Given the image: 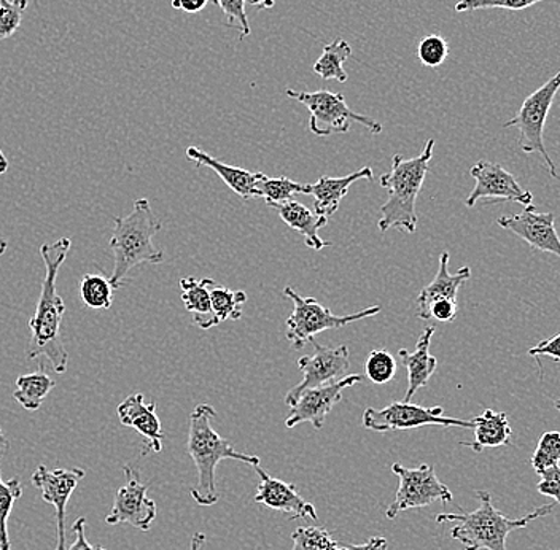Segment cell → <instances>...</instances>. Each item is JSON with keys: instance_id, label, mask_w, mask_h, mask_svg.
I'll return each mask as SVG.
<instances>
[{"instance_id": "6da1fadb", "label": "cell", "mask_w": 560, "mask_h": 550, "mask_svg": "<svg viewBox=\"0 0 560 550\" xmlns=\"http://www.w3.org/2000/svg\"><path fill=\"white\" fill-rule=\"evenodd\" d=\"M72 241L61 237L52 244L40 247V257L45 262V277L37 301V309L31 318V341L27 359H45L51 363L52 371L65 374L68 371L69 353L61 341V324L65 318V301L56 290V280L61 266L68 258Z\"/></svg>"}, {"instance_id": "7a4b0ae2", "label": "cell", "mask_w": 560, "mask_h": 550, "mask_svg": "<svg viewBox=\"0 0 560 550\" xmlns=\"http://www.w3.org/2000/svg\"><path fill=\"white\" fill-rule=\"evenodd\" d=\"M215 417V409L206 402L196 406L190 416L187 448L198 469V483L192 487L191 496L199 506H213L219 501L215 469L220 461L236 460L250 466L260 465V457L237 452L231 441L212 429Z\"/></svg>"}, {"instance_id": "3957f363", "label": "cell", "mask_w": 560, "mask_h": 550, "mask_svg": "<svg viewBox=\"0 0 560 550\" xmlns=\"http://www.w3.org/2000/svg\"><path fill=\"white\" fill-rule=\"evenodd\" d=\"M433 150L435 140L430 139L418 157L406 160L402 155L394 156L390 173L384 174L380 180L381 187L388 192L387 202L381 207V220L377 222L381 233L394 227L408 234H415L418 230L416 202L429 174Z\"/></svg>"}, {"instance_id": "277c9868", "label": "cell", "mask_w": 560, "mask_h": 550, "mask_svg": "<svg viewBox=\"0 0 560 550\" xmlns=\"http://www.w3.org/2000/svg\"><path fill=\"white\" fill-rule=\"evenodd\" d=\"M479 507L472 513L440 514L438 524L454 522L455 527L451 531V538L460 542L465 550H506V539L511 531L527 527L537 518L549 516L555 511V504L538 507L530 514L521 518H508L505 514L495 510L492 496L486 490L476 492Z\"/></svg>"}, {"instance_id": "5b68a950", "label": "cell", "mask_w": 560, "mask_h": 550, "mask_svg": "<svg viewBox=\"0 0 560 550\" xmlns=\"http://www.w3.org/2000/svg\"><path fill=\"white\" fill-rule=\"evenodd\" d=\"M161 226L163 224L145 198L135 202L129 215L114 220L110 250L114 251L115 265L110 282L115 289H120L129 272L143 262L160 265L164 261L163 250L153 244V237L160 233Z\"/></svg>"}, {"instance_id": "8992f818", "label": "cell", "mask_w": 560, "mask_h": 550, "mask_svg": "<svg viewBox=\"0 0 560 550\" xmlns=\"http://www.w3.org/2000/svg\"><path fill=\"white\" fill-rule=\"evenodd\" d=\"M290 100L306 105L310 110V131L318 138H328V136L346 134L352 128V122H360L365 126L368 131L373 134L383 132V125L368 115L357 114L346 103L345 94L331 93V91L320 90L315 93L307 91L285 90Z\"/></svg>"}, {"instance_id": "52a82bcc", "label": "cell", "mask_w": 560, "mask_h": 550, "mask_svg": "<svg viewBox=\"0 0 560 550\" xmlns=\"http://www.w3.org/2000/svg\"><path fill=\"white\" fill-rule=\"evenodd\" d=\"M283 293L293 303V312L287 320L285 331L287 341L293 349H303L315 336L328 329H341L355 321L374 317L381 312V306H371L357 314L335 315L314 297L300 296L292 286H287Z\"/></svg>"}, {"instance_id": "ba28073f", "label": "cell", "mask_w": 560, "mask_h": 550, "mask_svg": "<svg viewBox=\"0 0 560 550\" xmlns=\"http://www.w3.org/2000/svg\"><path fill=\"white\" fill-rule=\"evenodd\" d=\"M559 90L560 70L545 85L527 96L516 117L511 118L510 121L503 125L505 128H517V131L521 132V150L527 155H534V153L541 155L542 163L546 164L549 174L555 178H559L558 169H556L555 161L551 160L548 150H546L542 134H545L546 120H548L549 112H551L552 103H555Z\"/></svg>"}, {"instance_id": "9c48e42d", "label": "cell", "mask_w": 560, "mask_h": 550, "mask_svg": "<svg viewBox=\"0 0 560 550\" xmlns=\"http://www.w3.org/2000/svg\"><path fill=\"white\" fill-rule=\"evenodd\" d=\"M363 426L366 430L401 431L422 429V426H444V429H475L472 420L453 419L444 416V409L423 408L412 402L394 401L384 409L368 408L362 417Z\"/></svg>"}, {"instance_id": "30bf717a", "label": "cell", "mask_w": 560, "mask_h": 550, "mask_svg": "<svg viewBox=\"0 0 560 550\" xmlns=\"http://www.w3.org/2000/svg\"><path fill=\"white\" fill-rule=\"evenodd\" d=\"M392 471L397 475L398 490L394 503L385 511V517L394 520L402 511L418 510L441 501L451 503L453 493L438 479L432 465H420L419 468H406L401 464L392 465Z\"/></svg>"}, {"instance_id": "8fae6325", "label": "cell", "mask_w": 560, "mask_h": 550, "mask_svg": "<svg viewBox=\"0 0 560 550\" xmlns=\"http://www.w3.org/2000/svg\"><path fill=\"white\" fill-rule=\"evenodd\" d=\"M311 342L315 349L314 355L301 356L296 362L298 370L303 373V381L285 396V402L290 408L304 391L342 381L348 376L350 366L348 346L331 349V347L318 344L315 339Z\"/></svg>"}, {"instance_id": "7c38bea8", "label": "cell", "mask_w": 560, "mask_h": 550, "mask_svg": "<svg viewBox=\"0 0 560 550\" xmlns=\"http://www.w3.org/2000/svg\"><path fill=\"white\" fill-rule=\"evenodd\" d=\"M86 472L80 468L73 469H48L40 465L35 469L33 485L40 490L42 499L55 507L56 513V549L68 550V538H66V511L70 496L75 492L79 483L85 479Z\"/></svg>"}, {"instance_id": "4fadbf2b", "label": "cell", "mask_w": 560, "mask_h": 550, "mask_svg": "<svg viewBox=\"0 0 560 550\" xmlns=\"http://www.w3.org/2000/svg\"><path fill=\"white\" fill-rule=\"evenodd\" d=\"M126 482L115 493L114 507L105 517V524H129L140 531H149L156 518V503L147 496L149 487L139 481L131 466H122Z\"/></svg>"}, {"instance_id": "5bb4252c", "label": "cell", "mask_w": 560, "mask_h": 550, "mask_svg": "<svg viewBox=\"0 0 560 550\" xmlns=\"http://www.w3.org/2000/svg\"><path fill=\"white\" fill-rule=\"evenodd\" d=\"M363 376L360 374H348L342 381L322 387L311 388L298 398L295 405L290 408L289 417L285 420L287 429H295L301 423L310 422L315 430H322L325 419L332 411L339 401H342V394L355 384H362Z\"/></svg>"}, {"instance_id": "9a60e30c", "label": "cell", "mask_w": 560, "mask_h": 550, "mask_svg": "<svg viewBox=\"0 0 560 550\" xmlns=\"http://www.w3.org/2000/svg\"><path fill=\"white\" fill-rule=\"evenodd\" d=\"M471 177L475 178L476 185L468 196L465 204L475 207L476 202L481 199H495V201L517 202L525 207L532 206L534 195L525 191L513 174L503 169L500 164L490 163V161H479L471 167Z\"/></svg>"}, {"instance_id": "2e32d148", "label": "cell", "mask_w": 560, "mask_h": 550, "mask_svg": "<svg viewBox=\"0 0 560 550\" xmlns=\"http://www.w3.org/2000/svg\"><path fill=\"white\" fill-rule=\"evenodd\" d=\"M555 220V213L538 212L534 206H527L516 215L500 217L499 224L530 244V247L560 258V237Z\"/></svg>"}, {"instance_id": "e0dca14e", "label": "cell", "mask_w": 560, "mask_h": 550, "mask_svg": "<svg viewBox=\"0 0 560 550\" xmlns=\"http://www.w3.org/2000/svg\"><path fill=\"white\" fill-rule=\"evenodd\" d=\"M260 478V485L257 489L255 501L269 510L280 511L289 514L290 518H303V520H317V511L314 504L303 499L298 493L293 483L280 481L278 478H271L261 466H254Z\"/></svg>"}, {"instance_id": "ac0fdd59", "label": "cell", "mask_w": 560, "mask_h": 550, "mask_svg": "<svg viewBox=\"0 0 560 550\" xmlns=\"http://www.w3.org/2000/svg\"><path fill=\"white\" fill-rule=\"evenodd\" d=\"M117 412L122 425L138 431L140 436L145 440L147 446L143 448V455L149 452L160 454L163 450L164 433L160 417L156 416L155 401L147 405L142 394H135L128 396L118 406Z\"/></svg>"}, {"instance_id": "d6986e66", "label": "cell", "mask_w": 560, "mask_h": 550, "mask_svg": "<svg viewBox=\"0 0 560 550\" xmlns=\"http://www.w3.org/2000/svg\"><path fill=\"white\" fill-rule=\"evenodd\" d=\"M187 156L196 166L212 169L225 182L226 187L233 189L244 201L258 198V184H260L265 174L250 173V171L241 169V167L230 166V164L210 156L209 153L202 152L198 147H188Z\"/></svg>"}, {"instance_id": "ffe728a7", "label": "cell", "mask_w": 560, "mask_h": 550, "mask_svg": "<svg viewBox=\"0 0 560 550\" xmlns=\"http://www.w3.org/2000/svg\"><path fill=\"white\" fill-rule=\"evenodd\" d=\"M374 174L371 167H363L346 175V177H324L318 178L313 185H307V195L314 196V210L318 215L330 219L338 212L342 199L348 196L349 188L359 180H373Z\"/></svg>"}, {"instance_id": "44dd1931", "label": "cell", "mask_w": 560, "mask_h": 550, "mask_svg": "<svg viewBox=\"0 0 560 550\" xmlns=\"http://www.w3.org/2000/svg\"><path fill=\"white\" fill-rule=\"evenodd\" d=\"M435 328L427 327L420 332L418 344L415 352L400 350L401 363L408 371V390H406L405 401L411 402L412 396L418 394L420 388L429 384L430 378L435 374L438 360L430 353V342H432Z\"/></svg>"}, {"instance_id": "7402d4cb", "label": "cell", "mask_w": 560, "mask_h": 550, "mask_svg": "<svg viewBox=\"0 0 560 550\" xmlns=\"http://www.w3.org/2000/svg\"><path fill=\"white\" fill-rule=\"evenodd\" d=\"M280 219L283 223L289 224L292 230L300 233L304 237L307 247L313 248L315 251L324 250V248L331 247V242H325L320 237L322 227L327 226L328 219L315 213V210L307 209L306 206L293 201L283 202V204L276 206Z\"/></svg>"}, {"instance_id": "603a6c76", "label": "cell", "mask_w": 560, "mask_h": 550, "mask_svg": "<svg viewBox=\"0 0 560 550\" xmlns=\"http://www.w3.org/2000/svg\"><path fill=\"white\" fill-rule=\"evenodd\" d=\"M471 277V269L468 266L458 269L455 274L450 272V254L443 251L440 257L438 274L430 285L420 290L418 296L419 317L427 311L433 301L451 300L457 301L458 290Z\"/></svg>"}, {"instance_id": "cb8c5ba5", "label": "cell", "mask_w": 560, "mask_h": 550, "mask_svg": "<svg viewBox=\"0 0 560 550\" xmlns=\"http://www.w3.org/2000/svg\"><path fill=\"white\" fill-rule=\"evenodd\" d=\"M475 423V441L471 443H460V446L471 448L475 454H481L485 448L510 446L511 430L510 422L505 412H495L492 409H486L481 416L472 419Z\"/></svg>"}, {"instance_id": "d4e9b609", "label": "cell", "mask_w": 560, "mask_h": 550, "mask_svg": "<svg viewBox=\"0 0 560 550\" xmlns=\"http://www.w3.org/2000/svg\"><path fill=\"white\" fill-rule=\"evenodd\" d=\"M215 283L213 279L196 280L195 277H185L180 280L182 301L185 309L192 315V324L201 329H210L220 325L210 303V286Z\"/></svg>"}, {"instance_id": "484cf974", "label": "cell", "mask_w": 560, "mask_h": 550, "mask_svg": "<svg viewBox=\"0 0 560 550\" xmlns=\"http://www.w3.org/2000/svg\"><path fill=\"white\" fill-rule=\"evenodd\" d=\"M350 56H352V47L345 38H338L325 45L324 52L314 65L315 75L324 80H336L338 83L348 82L349 73L346 72L345 62Z\"/></svg>"}, {"instance_id": "4316f807", "label": "cell", "mask_w": 560, "mask_h": 550, "mask_svg": "<svg viewBox=\"0 0 560 550\" xmlns=\"http://www.w3.org/2000/svg\"><path fill=\"white\" fill-rule=\"evenodd\" d=\"M56 387V382L52 381L44 371L37 373L24 374L16 378V390L13 398L23 406L26 411H38L42 402L45 401L52 388Z\"/></svg>"}, {"instance_id": "83f0119b", "label": "cell", "mask_w": 560, "mask_h": 550, "mask_svg": "<svg viewBox=\"0 0 560 550\" xmlns=\"http://www.w3.org/2000/svg\"><path fill=\"white\" fill-rule=\"evenodd\" d=\"M210 303L220 324L226 320H240L243 317V306L247 303V293L213 283L210 286Z\"/></svg>"}, {"instance_id": "f1b7e54d", "label": "cell", "mask_w": 560, "mask_h": 550, "mask_svg": "<svg viewBox=\"0 0 560 550\" xmlns=\"http://www.w3.org/2000/svg\"><path fill=\"white\" fill-rule=\"evenodd\" d=\"M296 195H307V185L298 184L289 177H262L258 184V198L265 199L266 204L275 209L283 202L293 201Z\"/></svg>"}, {"instance_id": "f546056e", "label": "cell", "mask_w": 560, "mask_h": 550, "mask_svg": "<svg viewBox=\"0 0 560 550\" xmlns=\"http://www.w3.org/2000/svg\"><path fill=\"white\" fill-rule=\"evenodd\" d=\"M115 290L117 289L112 285L110 279L103 274H86L80 283V294L90 309H110Z\"/></svg>"}, {"instance_id": "4dcf8cb0", "label": "cell", "mask_w": 560, "mask_h": 550, "mask_svg": "<svg viewBox=\"0 0 560 550\" xmlns=\"http://www.w3.org/2000/svg\"><path fill=\"white\" fill-rule=\"evenodd\" d=\"M24 487L20 479L13 478L3 482L2 469H0V550H12L9 536V518L13 504L23 495Z\"/></svg>"}, {"instance_id": "1f68e13d", "label": "cell", "mask_w": 560, "mask_h": 550, "mask_svg": "<svg viewBox=\"0 0 560 550\" xmlns=\"http://www.w3.org/2000/svg\"><path fill=\"white\" fill-rule=\"evenodd\" d=\"M292 539V550H348L332 539L330 531L320 527L296 528Z\"/></svg>"}, {"instance_id": "d6a6232c", "label": "cell", "mask_w": 560, "mask_h": 550, "mask_svg": "<svg viewBox=\"0 0 560 550\" xmlns=\"http://www.w3.org/2000/svg\"><path fill=\"white\" fill-rule=\"evenodd\" d=\"M397 370V360H395L394 355H390L387 350H373V352L368 355L365 363L366 377L370 378L373 384H388V382L394 381Z\"/></svg>"}, {"instance_id": "836d02e7", "label": "cell", "mask_w": 560, "mask_h": 550, "mask_svg": "<svg viewBox=\"0 0 560 550\" xmlns=\"http://www.w3.org/2000/svg\"><path fill=\"white\" fill-rule=\"evenodd\" d=\"M560 464V431H548L540 437L537 450H535L534 457H532V466H534L535 472L541 475L552 466Z\"/></svg>"}, {"instance_id": "e575fe53", "label": "cell", "mask_w": 560, "mask_h": 550, "mask_svg": "<svg viewBox=\"0 0 560 550\" xmlns=\"http://www.w3.org/2000/svg\"><path fill=\"white\" fill-rule=\"evenodd\" d=\"M418 56L422 66L430 69L440 68L447 56H450V45L441 35L432 34L423 37L418 45Z\"/></svg>"}, {"instance_id": "d590c367", "label": "cell", "mask_w": 560, "mask_h": 550, "mask_svg": "<svg viewBox=\"0 0 560 550\" xmlns=\"http://www.w3.org/2000/svg\"><path fill=\"white\" fill-rule=\"evenodd\" d=\"M26 9L27 0H0V40L16 34Z\"/></svg>"}, {"instance_id": "8d00e7d4", "label": "cell", "mask_w": 560, "mask_h": 550, "mask_svg": "<svg viewBox=\"0 0 560 550\" xmlns=\"http://www.w3.org/2000/svg\"><path fill=\"white\" fill-rule=\"evenodd\" d=\"M226 17V26L240 33V40L250 35L247 13H245V0H212Z\"/></svg>"}, {"instance_id": "74e56055", "label": "cell", "mask_w": 560, "mask_h": 550, "mask_svg": "<svg viewBox=\"0 0 560 550\" xmlns=\"http://www.w3.org/2000/svg\"><path fill=\"white\" fill-rule=\"evenodd\" d=\"M540 2H545V0H460V2L455 3L454 10L457 13L489 9L514 10V12H517V10H525Z\"/></svg>"}, {"instance_id": "f35d334b", "label": "cell", "mask_w": 560, "mask_h": 550, "mask_svg": "<svg viewBox=\"0 0 560 550\" xmlns=\"http://www.w3.org/2000/svg\"><path fill=\"white\" fill-rule=\"evenodd\" d=\"M457 301H433L419 318H422V320H436L441 321V324H450V321H454L455 318H457Z\"/></svg>"}, {"instance_id": "ab89813d", "label": "cell", "mask_w": 560, "mask_h": 550, "mask_svg": "<svg viewBox=\"0 0 560 550\" xmlns=\"http://www.w3.org/2000/svg\"><path fill=\"white\" fill-rule=\"evenodd\" d=\"M541 481L537 489L541 495L549 496L560 504V466H552L540 475Z\"/></svg>"}, {"instance_id": "60d3db41", "label": "cell", "mask_w": 560, "mask_h": 550, "mask_svg": "<svg viewBox=\"0 0 560 550\" xmlns=\"http://www.w3.org/2000/svg\"><path fill=\"white\" fill-rule=\"evenodd\" d=\"M528 355L534 356V359L551 356V359L560 362V335L552 336V338L538 342L537 346L532 347V349L528 350Z\"/></svg>"}, {"instance_id": "b9f144b4", "label": "cell", "mask_w": 560, "mask_h": 550, "mask_svg": "<svg viewBox=\"0 0 560 550\" xmlns=\"http://www.w3.org/2000/svg\"><path fill=\"white\" fill-rule=\"evenodd\" d=\"M72 534L75 535V541L72 542V546L68 550H107L101 548V546L91 545L86 538V518L80 517L77 518L72 524Z\"/></svg>"}, {"instance_id": "7bdbcfd3", "label": "cell", "mask_w": 560, "mask_h": 550, "mask_svg": "<svg viewBox=\"0 0 560 550\" xmlns=\"http://www.w3.org/2000/svg\"><path fill=\"white\" fill-rule=\"evenodd\" d=\"M209 0H173L171 5L175 10H182L185 13H199L206 9Z\"/></svg>"}, {"instance_id": "ee69618b", "label": "cell", "mask_w": 560, "mask_h": 550, "mask_svg": "<svg viewBox=\"0 0 560 550\" xmlns=\"http://www.w3.org/2000/svg\"><path fill=\"white\" fill-rule=\"evenodd\" d=\"M387 539L381 538V536H374V538L368 539L365 545H350L346 546L348 550H387Z\"/></svg>"}, {"instance_id": "f6af8a7d", "label": "cell", "mask_w": 560, "mask_h": 550, "mask_svg": "<svg viewBox=\"0 0 560 550\" xmlns=\"http://www.w3.org/2000/svg\"><path fill=\"white\" fill-rule=\"evenodd\" d=\"M248 5L258 7V9H272L276 0H245Z\"/></svg>"}, {"instance_id": "bcb514c9", "label": "cell", "mask_w": 560, "mask_h": 550, "mask_svg": "<svg viewBox=\"0 0 560 550\" xmlns=\"http://www.w3.org/2000/svg\"><path fill=\"white\" fill-rule=\"evenodd\" d=\"M206 535L205 534H196L191 538L190 550H201L202 545H205Z\"/></svg>"}, {"instance_id": "7dc6e473", "label": "cell", "mask_w": 560, "mask_h": 550, "mask_svg": "<svg viewBox=\"0 0 560 550\" xmlns=\"http://www.w3.org/2000/svg\"><path fill=\"white\" fill-rule=\"evenodd\" d=\"M9 447V441H7L5 434H3L2 429H0V455L5 454Z\"/></svg>"}, {"instance_id": "c3c4849f", "label": "cell", "mask_w": 560, "mask_h": 550, "mask_svg": "<svg viewBox=\"0 0 560 550\" xmlns=\"http://www.w3.org/2000/svg\"><path fill=\"white\" fill-rule=\"evenodd\" d=\"M7 171H9V161H7V156L0 150V175L5 174Z\"/></svg>"}, {"instance_id": "681fc988", "label": "cell", "mask_w": 560, "mask_h": 550, "mask_svg": "<svg viewBox=\"0 0 560 550\" xmlns=\"http://www.w3.org/2000/svg\"><path fill=\"white\" fill-rule=\"evenodd\" d=\"M7 247H9V244H7V241H3L2 237H0V257L5 254Z\"/></svg>"}, {"instance_id": "f907efd6", "label": "cell", "mask_w": 560, "mask_h": 550, "mask_svg": "<svg viewBox=\"0 0 560 550\" xmlns=\"http://www.w3.org/2000/svg\"><path fill=\"white\" fill-rule=\"evenodd\" d=\"M556 409L560 412V398L555 402Z\"/></svg>"}]
</instances>
